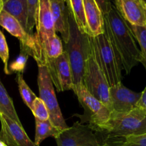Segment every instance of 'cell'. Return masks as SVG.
<instances>
[{
	"label": "cell",
	"instance_id": "obj_12",
	"mask_svg": "<svg viewBox=\"0 0 146 146\" xmlns=\"http://www.w3.org/2000/svg\"><path fill=\"white\" fill-rule=\"evenodd\" d=\"M115 7L130 25L146 26V4L143 0H115Z\"/></svg>",
	"mask_w": 146,
	"mask_h": 146
},
{
	"label": "cell",
	"instance_id": "obj_9",
	"mask_svg": "<svg viewBox=\"0 0 146 146\" xmlns=\"http://www.w3.org/2000/svg\"><path fill=\"white\" fill-rule=\"evenodd\" d=\"M57 146H100L96 135L88 125L76 122L55 138Z\"/></svg>",
	"mask_w": 146,
	"mask_h": 146
},
{
	"label": "cell",
	"instance_id": "obj_4",
	"mask_svg": "<svg viewBox=\"0 0 146 146\" xmlns=\"http://www.w3.org/2000/svg\"><path fill=\"white\" fill-rule=\"evenodd\" d=\"M101 133L109 138H122L146 135V111L136 107L127 113L111 112Z\"/></svg>",
	"mask_w": 146,
	"mask_h": 146
},
{
	"label": "cell",
	"instance_id": "obj_20",
	"mask_svg": "<svg viewBox=\"0 0 146 146\" xmlns=\"http://www.w3.org/2000/svg\"><path fill=\"white\" fill-rule=\"evenodd\" d=\"M16 79H17V84H18L19 91L23 101L26 104V106L31 109V106L37 96L31 91V88L29 87L26 81H24L22 73H18Z\"/></svg>",
	"mask_w": 146,
	"mask_h": 146
},
{
	"label": "cell",
	"instance_id": "obj_6",
	"mask_svg": "<svg viewBox=\"0 0 146 146\" xmlns=\"http://www.w3.org/2000/svg\"><path fill=\"white\" fill-rule=\"evenodd\" d=\"M38 85L39 98L46 106L49 113V120L54 126L64 130L68 128L63 117L58 104L54 84L51 81L48 71L45 66H38Z\"/></svg>",
	"mask_w": 146,
	"mask_h": 146
},
{
	"label": "cell",
	"instance_id": "obj_3",
	"mask_svg": "<svg viewBox=\"0 0 146 146\" xmlns=\"http://www.w3.org/2000/svg\"><path fill=\"white\" fill-rule=\"evenodd\" d=\"M69 37L66 43L65 50L68 55L72 71L74 85L82 84L84 69L91 51L90 36L82 33L68 12Z\"/></svg>",
	"mask_w": 146,
	"mask_h": 146
},
{
	"label": "cell",
	"instance_id": "obj_17",
	"mask_svg": "<svg viewBox=\"0 0 146 146\" xmlns=\"http://www.w3.org/2000/svg\"><path fill=\"white\" fill-rule=\"evenodd\" d=\"M36 124V134L34 143L37 146H40V144L43 141L49 137L56 138L59 134L64 130L54 126L49 119L46 121L35 118Z\"/></svg>",
	"mask_w": 146,
	"mask_h": 146
},
{
	"label": "cell",
	"instance_id": "obj_30",
	"mask_svg": "<svg viewBox=\"0 0 146 146\" xmlns=\"http://www.w3.org/2000/svg\"><path fill=\"white\" fill-rule=\"evenodd\" d=\"M0 146H7L1 141H0Z\"/></svg>",
	"mask_w": 146,
	"mask_h": 146
},
{
	"label": "cell",
	"instance_id": "obj_24",
	"mask_svg": "<svg viewBox=\"0 0 146 146\" xmlns=\"http://www.w3.org/2000/svg\"><path fill=\"white\" fill-rule=\"evenodd\" d=\"M9 48L4 35L0 30V58L4 64V71L6 74H10V71L8 68L9 61Z\"/></svg>",
	"mask_w": 146,
	"mask_h": 146
},
{
	"label": "cell",
	"instance_id": "obj_14",
	"mask_svg": "<svg viewBox=\"0 0 146 146\" xmlns=\"http://www.w3.org/2000/svg\"><path fill=\"white\" fill-rule=\"evenodd\" d=\"M56 33L59 32L64 43L69 37L68 10L66 0H49Z\"/></svg>",
	"mask_w": 146,
	"mask_h": 146
},
{
	"label": "cell",
	"instance_id": "obj_31",
	"mask_svg": "<svg viewBox=\"0 0 146 146\" xmlns=\"http://www.w3.org/2000/svg\"><path fill=\"white\" fill-rule=\"evenodd\" d=\"M100 146H111V145H100Z\"/></svg>",
	"mask_w": 146,
	"mask_h": 146
},
{
	"label": "cell",
	"instance_id": "obj_33",
	"mask_svg": "<svg viewBox=\"0 0 146 146\" xmlns=\"http://www.w3.org/2000/svg\"><path fill=\"white\" fill-rule=\"evenodd\" d=\"M2 1H3V2H4V1H6L7 0H2Z\"/></svg>",
	"mask_w": 146,
	"mask_h": 146
},
{
	"label": "cell",
	"instance_id": "obj_23",
	"mask_svg": "<svg viewBox=\"0 0 146 146\" xmlns=\"http://www.w3.org/2000/svg\"><path fill=\"white\" fill-rule=\"evenodd\" d=\"M31 112L34 114L35 118L46 121L49 119V113L46 106L39 97H36L33 103L31 108Z\"/></svg>",
	"mask_w": 146,
	"mask_h": 146
},
{
	"label": "cell",
	"instance_id": "obj_21",
	"mask_svg": "<svg viewBox=\"0 0 146 146\" xmlns=\"http://www.w3.org/2000/svg\"><path fill=\"white\" fill-rule=\"evenodd\" d=\"M129 26L134 37L138 41L141 46V63L143 65L146 70V26H133L130 24Z\"/></svg>",
	"mask_w": 146,
	"mask_h": 146
},
{
	"label": "cell",
	"instance_id": "obj_15",
	"mask_svg": "<svg viewBox=\"0 0 146 146\" xmlns=\"http://www.w3.org/2000/svg\"><path fill=\"white\" fill-rule=\"evenodd\" d=\"M2 10L14 17L26 31L28 16L27 0H7L3 4Z\"/></svg>",
	"mask_w": 146,
	"mask_h": 146
},
{
	"label": "cell",
	"instance_id": "obj_16",
	"mask_svg": "<svg viewBox=\"0 0 146 146\" xmlns=\"http://www.w3.org/2000/svg\"><path fill=\"white\" fill-rule=\"evenodd\" d=\"M0 26L5 29L10 34L18 38L20 44L26 42L28 39L29 35L22 28L19 22L4 10H1L0 13Z\"/></svg>",
	"mask_w": 146,
	"mask_h": 146
},
{
	"label": "cell",
	"instance_id": "obj_26",
	"mask_svg": "<svg viewBox=\"0 0 146 146\" xmlns=\"http://www.w3.org/2000/svg\"><path fill=\"white\" fill-rule=\"evenodd\" d=\"M27 58H28V55L21 52L18 58L11 64V68L19 71V73H22V70L24 69V66H25Z\"/></svg>",
	"mask_w": 146,
	"mask_h": 146
},
{
	"label": "cell",
	"instance_id": "obj_18",
	"mask_svg": "<svg viewBox=\"0 0 146 146\" xmlns=\"http://www.w3.org/2000/svg\"><path fill=\"white\" fill-rule=\"evenodd\" d=\"M69 14L82 33L88 34L83 0H66Z\"/></svg>",
	"mask_w": 146,
	"mask_h": 146
},
{
	"label": "cell",
	"instance_id": "obj_11",
	"mask_svg": "<svg viewBox=\"0 0 146 146\" xmlns=\"http://www.w3.org/2000/svg\"><path fill=\"white\" fill-rule=\"evenodd\" d=\"M111 112L127 113L136 108L141 93H136L126 88L121 82L109 88Z\"/></svg>",
	"mask_w": 146,
	"mask_h": 146
},
{
	"label": "cell",
	"instance_id": "obj_22",
	"mask_svg": "<svg viewBox=\"0 0 146 146\" xmlns=\"http://www.w3.org/2000/svg\"><path fill=\"white\" fill-rule=\"evenodd\" d=\"M28 16H27V24L26 32L29 35L34 34L33 30L36 23L37 11H38L39 0H27Z\"/></svg>",
	"mask_w": 146,
	"mask_h": 146
},
{
	"label": "cell",
	"instance_id": "obj_32",
	"mask_svg": "<svg viewBox=\"0 0 146 146\" xmlns=\"http://www.w3.org/2000/svg\"><path fill=\"white\" fill-rule=\"evenodd\" d=\"M143 1H144V2H145V4H146V0H143Z\"/></svg>",
	"mask_w": 146,
	"mask_h": 146
},
{
	"label": "cell",
	"instance_id": "obj_2",
	"mask_svg": "<svg viewBox=\"0 0 146 146\" xmlns=\"http://www.w3.org/2000/svg\"><path fill=\"white\" fill-rule=\"evenodd\" d=\"M91 51L109 86L122 80L123 66L121 58L106 31L94 37L90 36Z\"/></svg>",
	"mask_w": 146,
	"mask_h": 146
},
{
	"label": "cell",
	"instance_id": "obj_10",
	"mask_svg": "<svg viewBox=\"0 0 146 146\" xmlns=\"http://www.w3.org/2000/svg\"><path fill=\"white\" fill-rule=\"evenodd\" d=\"M0 141L7 146H37L27 135L21 124L0 113Z\"/></svg>",
	"mask_w": 146,
	"mask_h": 146
},
{
	"label": "cell",
	"instance_id": "obj_7",
	"mask_svg": "<svg viewBox=\"0 0 146 146\" xmlns=\"http://www.w3.org/2000/svg\"><path fill=\"white\" fill-rule=\"evenodd\" d=\"M86 89L111 111L109 88L106 77L97 64L92 51L87 59L82 78Z\"/></svg>",
	"mask_w": 146,
	"mask_h": 146
},
{
	"label": "cell",
	"instance_id": "obj_8",
	"mask_svg": "<svg viewBox=\"0 0 146 146\" xmlns=\"http://www.w3.org/2000/svg\"><path fill=\"white\" fill-rule=\"evenodd\" d=\"M38 66H43L47 68L51 81L58 92L71 90L74 86L72 71L65 51L58 58L46 60Z\"/></svg>",
	"mask_w": 146,
	"mask_h": 146
},
{
	"label": "cell",
	"instance_id": "obj_27",
	"mask_svg": "<svg viewBox=\"0 0 146 146\" xmlns=\"http://www.w3.org/2000/svg\"><path fill=\"white\" fill-rule=\"evenodd\" d=\"M95 1L98 4V7L101 10L104 15L108 12V10L111 8V5H112L111 0H95Z\"/></svg>",
	"mask_w": 146,
	"mask_h": 146
},
{
	"label": "cell",
	"instance_id": "obj_25",
	"mask_svg": "<svg viewBox=\"0 0 146 146\" xmlns=\"http://www.w3.org/2000/svg\"><path fill=\"white\" fill-rule=\"evenodd\" d=\"M121 146H146V135L125 138Z\"/></svg>",
	"mask_w": 146,
	"mask_h": 146
},
{
	"label": "cell",
	"instance_id": "obj_19",
	"mask_svg": "<svg viewBox=\"0 0 146 146\" xmlns=\"http://www.w3.org/2000/svg\"><path fill=\"white\" fill-rule=\"evenodd\" d=\"M0 113L7 115L18 123L21 124L16 111L14 103L0 81Z\"/></svg>",
	"mask_w": 146,
	"mask_h": 146
},
{
	"label": "cell",
	"instance_id": "obj_1",
	"mask_svg": "<svg viewBox=\"0 0 146 146\" xmlns=\"http://www.w3.org/2000/svg\"><path fill=\"white\" fill-rule=\"evenodd\" d=\"M104 30L116 49L122 64L123 69L129 74L134 66L141 62V51L130 26L112 4L104 15Z\"/></svg>",
	"mask_w": 146,
	"mask_h": 146
},
{
	"label": "cell",
	"instance_id": "obj_5",
	"mask_svg": "<svg viewBox=\"0 0 146 146\" xmlns=\"http://www.w3.org/2000/svg\"><path fill=\"white\" fill-rule=\"evenodd\" d=\"M71 90L76 95L78 102L84 110L83 115H76L81 118V123H88L94 131L101 132L103 126L109 120L111 110L91 95L82 84L74 85Z\"/></svg>",
	"mask_w": 146,
	"mask_h": 146
},
{
	"label": "cell",
	"instance_id": "obj_13",
	"mask_svg": "<svg viewBox=\"0 0 146 146\" xmlns=\"http://www.w3.org/2000/svg\"><path fill=\"white\" fill-rule=\"evenodd\" d=\"M88 35L96 36L104 32V14L95 0H83Z\"/></svg>",
	"mask_w": 146,
	"mask_h": 146
},
{
	"label": "cell",
	"instance_id": "obj_29",
	"mask_svg": "<svg viewBox=\"0 0 146 146\" xmlns=\"http://www.w3.org/2000/svg\"><path fill=\"white\" fill-rule=\"evenodd\" d=\"M3 4H4V2H3L2 0H0V13L3 9Z\"/></svg>",
	"mask_w": 146,
	"mask_h": 146
},
{
	"label": "cell",
	"instance_id": "obj_28",
	"mask_svg": "<svg viewBox=\"0 0 146 146\" xmlns=\"http://www.w3.org/2000/svg\"><path fill=\"white\" fill-rule=\"evenodd\" d=\"M136 106L146 111V86L143 92H141V97L137 103Z\"/></svg>",
	"mask_w": 146,
	"mask_h": 146
}]
</instances>
